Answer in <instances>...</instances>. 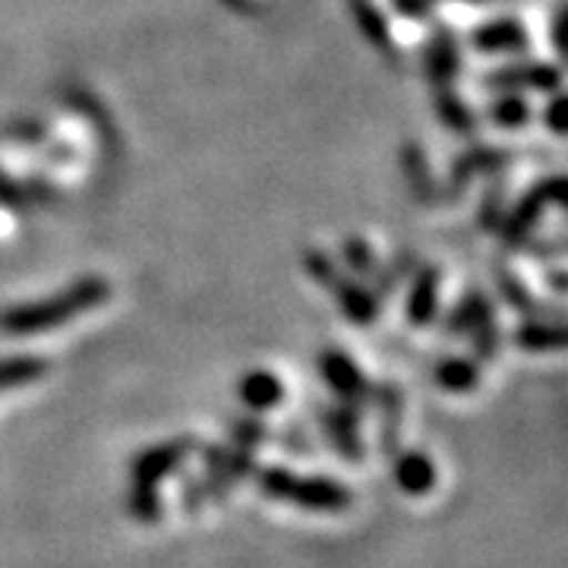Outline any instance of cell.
Listing matches in <instances>:
<instances>
[{
    "label": "cell",
    "instance_id": "5b68a950",
    "mask_svg": "<svg viewBox=\"0 0 568 568\" xmlns=\"http://www.w3.org/2000/svg\"><path fill=\"white\" fill-rule=\"evenodd\" d=\"M316 364H320L325 386L335 392V398L342 405L364 410L373 402V383L366 379L364 369L357 366V361L347 351H342V347H325L323 354L316 357Z\"/></svg>",
    "mask_w": 568,
    "mask_h": 568
},
{
    "label": "cell",
    "instance_id": "8992f818",
    "mask_svg": "<svg viewBox=\"0 0 568 568\" xmlns=\"http://www.w3.org/2000/svg\"><path fill=\"white\" fill-rule=\"evenodd\" d=\"M361 414H364V410L342 405V402H335V405H328L320 410V424H323L325 439H328L332 448H335L345 462H351V465H357V462L364 458Z\"/></svg>",
    "mask_w": 568,
    "mask_h": 568
},
{
    "label": "cell",
    "instance_id": "d6986e66",
    "mask_svg": "<svg viewBox=\"0 0 568 568\" xmlns=\"http://www.w3.org/2000/svg\"><path fill=\"white\" fill-rule=\"evenodd\" d=\"M224 3H234V7H244V10H260V7L275 3V0H224Z\"/></svg>",
    "mask_w": 568,
    "mask_h": 568
},
{
    "label": "cell",
    "instance_id": "277c9868",
    "mask_svg": "<svg viewBox=\"0 0 568 568\" xmlns=\"http://www.w3.org/2000/svg\"><path fill=\"white\" fill-rule=\"evenodd\" d=\"M200 446L203 443L196 436H174V439H164V443L142 448L130 462V484L159 487L174 470H181L183 462L190 458V452H200Z\"/></svg>",
    "mask_w": 568,
    "mask_h": 568
},
{
    "label": "cell",
    "instance_id": "3957f363",
    "mask_svg": "<svg viewBox=\"0 0 568 568\" xmlns=\"http://www.w3.org/2000/svg\"><path fill=\"white\" fill-rule=\"evenodd\" d=\"M364 32L388 54H407L424 41L420 0H351Z\"/></svg>",
    "mask_w": 568,
    "mask_h": 568
},
{
    "label": "cell",
    "instance_id": "4fadbf2b",
    "mask_svg": "<svg viewBox=\"0 0 568 568\" xmlns=\"http://www.w3.org/2000/svg\"><path fill=\"white\" fill-rule=\"evenodd\" d=\"M511 342L528 351V354H552L566 347V332L562 323H547V320H528L511 332Z\"/></svg>",
    "mask_w": 568,
    "mask_h": 568
},
{
    "label": "cell",
    "instance_id": "7a4b0ae2",
    "mask_svg": "<svg viewBox=\"0 0 568 568\" xmlns=\"http://www.w3.org/2000/svg\"><path fill=\"white\" fill-rule=\"evenodd\" d=\"M253 484L272 503H291L304 511H323V515H342L354 506V493L325 474H294L284 465H265L253 470Z\"/></svg>",
    "mask_w": 568,
    "mask_h": 568
},
{
    "label": "cell",
    "instance_id": "e0dca14e",
    "mask_svg": "<svg viewBox=\"0 0 568 568\" xmlns=\"http://www.w3.org/2000/svg\"><path fill=\"white\" fill-rule=\"evenodd\" d=\"M467 338H470V345H474L477 364H480V361H484V364H493V361L499 357V347H503V332H499V320H496V313L477 325Z\"/></svg>",
    "mask_w": 568,
    "mask_h": 568
},
{
    "label": "cell",
    "instance_id": "ac0fdd59",
    "mask_svg": "<svg viewBox=\"0 0 568 568\" xmlns=\"http://www.w3.org/2000/svg\"><path fill=\"white\" fill-rule=\"evenodd\" d=\"M181 499H183V508L186 511H200V508L205 506V487H203V480L200 477H193V480H186L181 489Z\"/></svg>",
    "mask_w": 568,
    "mask_h": 568
},
{
    "label": "cell",
    "instance_id": "2e32d148",
    "mask_svg": "<svg viewBox=\"0 0 568 568\" xmlns=\"http://www.w3.org/2000/svg\"><path fill=\"white\" fill-rule=\"evenodd\" d=\"M227 436H231V446L256 452V448L265 446L275 433H272V426L265 424L260 414H241V417H231Z\"/></svg>",
    "mask_w": 568,
    "mask_h": 568
},
{
    "label": "cell",
    "instance_id": "7c38bea8",
    "mask_svg": "<svg viewBox=\"0 0 568 568\" xmlns=\"http://www.w3.org/2000/svg\"><path fill=\"white\" fill-rule=\"evenodd\" d=\"M480 364L474 357H446L439 361L433 369V383L439 388H446L452 395H467V392H477L480 388Z\"/></svg>",
    "mask_w": 568,
    "mask_h": 568
},
{
    "label": "cell",
    "instance_id": "ba28073f",
    "mask_svg": "<svg viewBox=\"0 0 568 568\" xmlns=\"http://www.w3.org/2000/svg\"><path fill=\"white\" fill-rule=\"evenodd\" d=\"M284 383L278 373L265 369V366H256V369H246L237 383V398L244 402L246 410L253 414H268L284 402Z\"/></svg>",
    "mask_w": 568,
    "mask_h": 568
},
{
    "label": "cell",
    "instance_id": "8fae6325",
    "mask_svg": "<svg viewBox=\"0 0 568 568\" xmlns=\"http://www.w3.org/2000/svg\"><path fill=\"white\" fill-rule=\"evenodd\" d=\"M439 287H443V272L436 265H424L410 278V294H407V320L414 325H429L439 313Z\"/></svg>",
    "mask_w": 568,
    "mask_h": 568
},
{
    "label": "cell",
    "instance_id": "9c48e42d",
    "mask_svg": "<svg viewBox=\"0 0 568 568\" xmlns=\"http://www.w3.org/2000/svg\"><path fill=\"white\" fill-rule=\"evenodd\" d=\"M392 470H395V484L405 496H426L436 487V465L426 455L424 448H407V452H395L392 458Z\"/></svg>",
    "mask_w": 568,
    "mask_h": 568
},
{
    "label": "cell",
    "instance_id": "5bb4252c",
    "mask_svg": "<svg viewBox=\"0 0 568 568\" xmlns=\"http://www.w3.org/2000/svg\"><path fill=\"white\" fill-rule=\"evenodd\" d=\"M48 369L51 364L41 357H3L0 361V392L36 386Z\"/></svg>",
    "mask_w": 568,
    "mask_h": 568
},
{
    "label": "cell",
    "instance_id": "6da1fadb",
    "mask_svg": "<svg viewBox=\"0 0 568 568\" xmlns=\"http://www.w3.org/2000/svg\"><path fill=\"white\" fill-rule=\"evenodd\" d=\"M108 297H111V284L104 282L102 275H82L80 282H73L67 291L48 297V301L3 310L0 313V335L29 338V335L51 332V328L77 320L82 313H92V310L104 306Z\"/></svg>",
    "mask_w": 568,
    "mask_h": 568
},
{
    "label": "cell",
    "instance_id": "9a60e30c",
    "mask_svg": "<svg viewBox=\"0 0 568 568\" xmlns=\"http://www.w3.org/2000/svg\"><path fill=\"white\" fill-rule=\"evenodd\" d=\"M126 515L140 525H155L164 518V499L159 487H145V484H130V493L123 499Z\"/></svg>",
    "mask_w": 568,
    "mask_h": 568
},
{
    "label": "cell",
    "instance_id": "52a82bcc",
    "mask_svg": "<svg viewBox=\"0 0 568 568\" xmlns=\"http://www.w3.org/2000/svg\"><path fill=\"white\" fill-rule=\"evenodd\" d=\"M369 405H376V410H379V446H383V455L392 462L395 452H402L398 439H402L405 395H402V388L392 386V383H376Z\"/></svg>",
    "mask_w": 568,
    "mask_h": 568
},
{
    "label": "cell",
    "instance_id": "30bf717a",
    "mask_svg": "<svg viewBox=\"0 0 568 568\" xmlns=\"http://www.w3.org/2000/svg\"><path fill=\"white\" fill-rule=\"evenodd\" d=\"M328 291L338 297V306H342V313H345L351 323L373 325L376 320H379L383 301L373 294V287H369V284L357 282V278H347V275H338Z\"/></svg>",
    "mask_w": 568,
    "mask_h": 568
}]
</instances>
